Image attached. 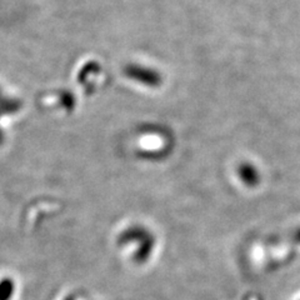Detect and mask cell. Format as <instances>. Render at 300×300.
<instances>
[{"label": "cell", "instance_id": "1", "mask_svg": "<svg viewBox=\"0 0 300 300\" xmlns=\"http://www.w3.org/2000/svg\"><path fill=\"white\" fill-rule=\"evenodd\" d=\"M14 293L13 280L4 278L0 280V300H9Z\"/></svg>", "mask_w": 300, "mask_h": 300}]
</instances>
